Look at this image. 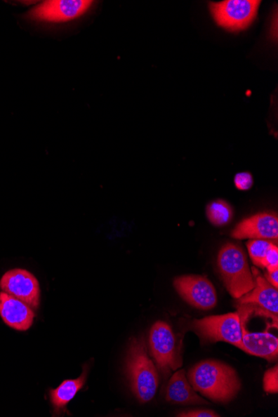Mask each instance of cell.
I'll use <instances>...</instances> for the list:
<instances>
[{"mask_svg":"<svg viewBox=\"0 0 278 417\" xmlns=\"http://www.w3.org/2000/svg\"><path fill=\"white\" fill-rule=\"evenodd\" d=\"M187 378L195 392L216 402H230L241 389L236 371L215 360L199 362L188 372Z\"/></svg>","mask_w":278,"mask_h":417,"instance_id":"obj_1","label":"cell"},{"mask_svg":"<svg viewBox=\"0 0 278 417\" xmlns=\"http://www.w3.org/2000/svg\"><path fill=\"white\" fill-rule=\"evenodd\" d=\"M125 371L130 388L139 402L147 403L155 397L159 376L154 362L147 355L143 338H133L129 344Z\"/></svg>","mask_w":278,"mask_h":417,"instance_id":"obj_2","label":"cell"},{"mask_svg":"<svg viewBox=\"0 0 278 417\" xmlns=\"http://www.w3.org/2000/svg\"><path fill=\"white\" fill-rule=\"evenodd\" d=\"M218 266L223 284L233 298L239 299L254 289L248 259L239 246L224 245L218 253Z\"/></svg>","mask_w":278,"mask_h":417,"instance_id":"obj_3","label":"cell"},{"mask_svg":"<svg viewBox=\"0 0 278 417\" xmlns=\"http://www.w3.org/2000/svg\"><path fill=\"white\" fill-rule=\"evenodd\" d=\"M256 277L255 286L252 291L243 297L237 299L236 306L239 310L240 322H246L248 318L255 316L269 318L273 326L277 327L278 322V291L269 284L257 270H253Z\"/></svg>","mask_w":278,"mask_h":417,"instance_id":"obj_4","label":"cell"},{"mask_svg":"<svg viewBox=\"0 0 278 417\" xmlns=\"http://www.w3.org/2000/svg\"><path fill=\"white\" fill-rule=\"evenodd\" d=\"M191 329L199 336L203 342H223L241 350L244 348L241 326L237 312L194 320Z\"/></svg>","mask_w":278,"mask_h":417,"instance_id":"obj_5","label":"cell"},{"mask_svg":"<svg viewBox=\"0 0 278 417\" xmlns=\"http://www.w3.org/2000/svg\"><path fill=\"white\" fill-rule=\"evenodd\" d=\"M261 1L226 0L210 4V11L216 23L232 32L244 30L253 23Z\"/></svg>","mask_w":278,"mask_h":417,"instance_id":"obj_6","label":"cell"},{"mask_svg":"<svg viewBox=\"0 0 278 417\" xmlns=\"http://www.w3.org/2000/svg\"><path fill=\"white\" fill-rule=\"evenodd\" d=\"M175 336L171 327L164 322H157L152 326L150 334V346L152 357L157 366L164 375L181 366L176 361Z\"/></svg>","mask_w":278,"mask_h":417,"instance_id":"obj_7","label":"cell"},{"mask_svg":"<svg viewBox=\"0 0 278 417\" xmlns=\"http://www.w3.org/2000/svg\"><path fill=\"white\" fill-rule=\"evenodd\" d=\"M180 297L201 310H210L217 304V293L212 282L201 276L177 277L173 282Z\"/></svg>","mask_w":278,"mask_h":417,"instance_id":"obj_8","label":"cell"},{"mask_svg":"<svg viewBox=\"0 0 278 417\" xmlns=\"http://www.w3.org/2000/svg\"><path fill=\"white\" fill-rule=\"evenodd\" d=\"M0 289L12 297L20 300L31 308L37 309L39 305V284L32 273L25 269H12L4 273L0 280Z\"/></svg>","mask_w":278,"mask_h":417,"instance_id":"obj_9","label":"cell"},{"mask_svg":"<svg viewBox=\"0 0 278 417\" xmlns=\"http://www.w3.org/2000/svg\"><path fill=\"white\" fill-rule=\"evenodd\" d=\"M92 4L86 0H53L33 8L29 16L34 20L62 23L77 19L87 12Z\"/></svg>","mask_w":278,"mask_h":417,"instance_id":"obj_10","label":"cell"},{"mask_svg":"<svg viewBox=\"0 0 278 417\" xmlns=\"http://www.w3.org/2000/svg\"><path fill=\"white\" fill-rule=\"evenodd\" d=\"M235 239H261L275 241L278 239L277 214L261 213L244 219L231 233Z\"/></svg>","mask_w":278,"mask_h":417,"instance_id":"obj_11","label":"cell"},{"mask_svg":"<svg viewBox=\"0 0 278 417\" xmlns=\"http://www.w3.org/2000/svg\"><path fill=\"white\" fill-rule=\"evenodd\" d=\"M0 316L7 326L21 331L30 329L35 317L29 305L4 291L0 293Z\"/></svg>","mask_w":278,"mask_h":417,"instance_id":"obj_12","label":"cell"},{"mask_svg":"<svg viewBox=\"0 0 278 417\" xmlns=\"http://www.w3.org/2000/svg\"><path fill=\"white\" fill-rule=\"evenodd\" d=\"M243 351L268 362H274L278 356V339L277 336L264 333H249L246 329V322H241Z\"/></svg>","mask_w":278,"mask_h":417,"instance_id":"obj_13","label":"cell"},{"mask_svg":"<svg viewBox=\"0 0 278 417\" xmlns=\"http://www.w3.org/2000/svg\"><path fill=\"white\" fill-rule=\"evenodd\" d=\"M88 367L85 365L81 376L77 379L65 380L55 389L49 391L53 407V416H60L66 413L67 406L84 388L88 376Z\"/></svg>","mask_w":278,"mask_h":417,"instance_id":"obj_14","label":"cell"},{"mask_svg":"<svg viewBox=\"0 0 278 417\" xmlns=\"http://www.w3.org/2000/svg\"><path fill=\"white\" fill-rule=\"evenodd\" d=\"M166 400L175 404L201 405L207 401L199 396L186 378L185 370L178 371L170 379L166 390Z\"/></svg>","mask_w":278,"mask_h":417,"instance_id":"obj_15","label":"cell"},{"mask_svg":"<svg viewBox=\"0 0 278 417\" xmlns=\"http://www.w3.org/2000/svg\"><path fill=\"white\" fill-rule=\"evenodd\" d=\"M207 216L213 225L223 226L232 220V210L225 201H214L207 207Z\"/></svg>","mask_w":278,"mask_h":417,"instance_id":"obj_16","label":"cell"},{"mask_svg":"<svg viewBox=\"0 0 278 417\" xmlns=\"http://www.w3.org/2000/svg\"><path fill=\"white\" fill-rule=\"evenodd\" d=\"M274 244L271 241L261 239H253L249 241V253L255 265L263 267L264 258Z\"/></svg>","mask_w":278,"mask_h":417,"instance_id":"obj_17","label":"cell"},{"mask_svg":"<svg viewBox=\"0 0 278 417\" xmlns=\"http://www.w3.org/2000/svg\"><path fill=\"white\" fill-rule=\"evenodd\" d=\"M278 366L276 365L272 369L265 372L263 378V388L266 392L276 394L278 392Z\"/></svg>","mask_w":278,"mask_h":417,"instance_id":"obj_18","label":"cell"},{"mask_svg":"<svg viewBox=\"0 0 278 417\" xmlns=\"http://www.w3.org/2000/svg\"><path fill=\"white\" fill-rule=\"evenodd\" d=\"M263 268H267V272L278 269V249L277 244L272 246L263 260Z\"/></svg>","mask_w":278,"mask_h":417,"instance_id":"obj_19","label":"cell"},{"mask_svg":"<svg viewBox=\"0 0 278 417\" xmlns=\"http://www.w3.org/2000/svg\"><path fill=\"white\" fill-rule=\"evenodd\" d=\"M234 183L239 190H249L253 185V178L249 173H239L236 175Z\"/></svg>","mask_w":278,"mask_h":417,"instance_id":"obj_20","label":"cell"},{"mask_svg":"<svg viewBox=\"0 0 278 417\" xmlns=\"http://www.w3.org/2000/svg\"><path fill=\"white\" fill-rule=\"evenodd\" d=\"M177 416L179 417H218L220 416L212 410L197 409L183 411Z\"/></svg>","mask_w":278,"mask_h":417,"instance_id":"obj_21","label":"cell"},{"mask_svg":"<svg viewBox=\"0 0 278 417\" xmlns=\"http://www.w3.org/2000/svg\"><path fill=\"white\" fill-rule=\"evenodd\" d=\"M266 279L274 288H278V269L273 271L267 272L266 274Z\"/></svg>","mask_w":278,"mask_h":417,"instance_id":"obj_22","label":"cell"}]
</instances>
